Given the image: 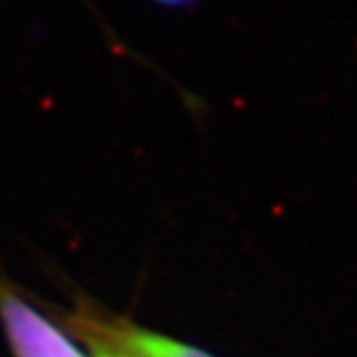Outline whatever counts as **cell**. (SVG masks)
<instances>
[{
  "label": "cell",
  "mask_w": 357,
  "mask_h": 357,
  "mask_svg": "<svg viewBox=\"0 0 357 357\" xmlns=\"http://www.w3.org/2000/svg\"><path fill=\"white\" fill-rule=\"evenodd\" d=\"M0 321L14 357H86L58 326L0 278Z\"/></svg>",
  "instance_id": "obj_1"
},
{
  "label": "cell",
  "mask_w": 357,
  "mask_h": 357,
  "mask_svg": "<svg viewBox=\"0 0 357 357\" xmlns=\"http://www.w3.org/2000/svg\"><path fill=\"white\" fill-rule=\"evenodd\" d=\"M105 345L137 357H213L197 347L139 328H114Z\"/></svg>",
  "instance_id": "obj_2"
}]
</instances>
